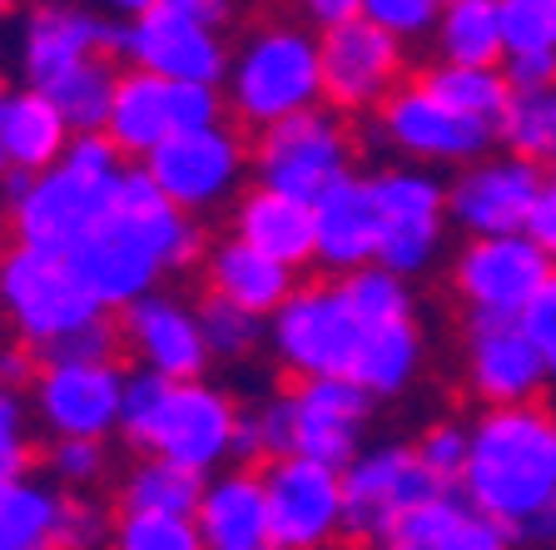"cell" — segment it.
Segmentation results:
<instances>
[{
  "mask_svg": "<svg viewBox=\"0 0 556 550\" xmlns=\"http://www.w3.org/2000/svg\"><path fill=\"white\" fill-rule=\"evenodd\" d=\"M224 115H229L224 90L169 85L160 75H144V69H119L115 104H110V119H104V139L119 154L150 159L164 139L189 135V129H214L224 125Z\"/></svg>",
  "mask_w": 556,
  "mask_h": 550,
  "instance_id": "8fae6325",
  "label": "cell"
},
{
  "mask_svg": "<svg viewBox=\"0 0 556 550\" xmlns=\"http://www.w3.org/2000/svg\"><path fill=\"white\" fill-rule=\"evenodd\" d=\"M249 164H254V189L318 204L328 189H338L353 174V135H348L343 115L318 104V110H303V115L264 129L249 144Z\"/></svg>",
  "mask_w": 556,
  "mask_h": 550,
  "instance_id": "ba28073f",
  "label": "cell"
},
{
  "mask_svg": "<svg viewBox=\"0 0 556 550\" xmlns=\"http://www.w3.org/2000/svg\"><path fill=\"white\" fill-rule=\"evenodd\" d=\"M378 139L397 150V164L413 169H467V164L497 154V129L472 125V119L452 115L432 100L422 85H403L393 100L378 110Z\"/></svg>",
  "mask_w": 556,
  "mask_h": 550,
  "instance_id": "9a60e30c",
  "label": "cell"
},
{
  "mask_svg": "<svg viewBox=\"0 0 556 550\" xmlns=\"http://www.w3.org/2000/svg\"><path fill=\"white\" fill-rule=\"evenodd\" d=\"M527 239L556 264V174H542V189H536L532 218H527Z\"/></svg>",
  "mask_w": 556,
  "mask_h": 550,
  "instance_id": "816d5d0a",
  "label": "cell"
},
{
  "mask_svg": "<svg viewBox=\"0 0 556 550\" xmlns=\"http://www.w3.org/2000/svg\"><path fill=\"white\" fill-rule=\"evenodd\" d=\"M119 159H125V154L104 135H75L70 139V154H65V164L75 174H85V179H119V174H125Z\"/></svg>",
  "mask_w": 556,
  "mask_h": 550,
  "instance_id": "681fc988",
  "label": "cell"
},
{
  "mask_svg": "<svg viewBox=\"0 0 556 550\" xmlns=\"http://www.w3.org/2000/svg\"><path fill=\"white\" fill-rule=\"evenodd\" d=\"M115 85H119V69L100 55V60H85V65L65 69L40 94L65 115V125L75 135H104V119H110V104H115Z\"/></svg>",
  "mask_w": 556,
  "mask_h": 550,
  "instance_id": "e575fe53",
  "label": "cell"
},
{
  "mask_svg": "<svg viewBox=\"0 0 556 550\" xmlns=\"http://www.w3.org/2000/svg\"><path fill=\"white\" fill-rule=\"evenodd\" d=\"M60 491L35 476L0 482V550H55Z\"/></svg>",
  "mask_w": 556,
  "mask_h": 550,
  "instance_id": "836d02e7",
  "label": "cell"
},
{
  "mask_svg": "<svg viewBox=\"0 0 556 550\" xmlns=\"http://www.w3.org/2000/svg\"><path fill=\"white\" fill-rule=\"evenodd\" d=\"M438 476L417 461L413 442H372L343 466V536L388 546L422 501H432Z\"/></svg>",
  "mask_w": 556,
  "mask_h": 550,
  "instance_id": "30bf717a",
  "label": "cell"
},
{
  "mask_svg": "<svg viewBox=\"0 0 556 550\" xmlns=\"http://www.w3.org/2000/svg\"><path fill=\"white\" fill-rule=\"evenodd\" d=\"M204 278H208V293L224 303H233V308L254 312V318H274L283 303L293 298V287H299V273L283 264H274L268 253L249 248L243 239H219L208 243L204 253Z\"/></svg>",
  "mask_w": 556,
  "mask_h": 550,
  "instance_id": "484cf974",
  "label": "cell"
},
{
  "mask_svg": "<svg viewBox=\"0 0 556 550\" xmlns=\"http://www.w3.org/2000/svg\"><path fill=\"white\" fill-rule=\"evenodd\" d=\"M353 21H363V0H308V5H303V25H308L318 40Z\"/></svg>",
  "mask_w": 556,
  "mask_h": 550,
  "instance_id": "f5cc1de1",
  "label": "cell"
},
{
  "mask_svg": "<svg viewBox=\"0 0 556 550\" xmlns=\"http://www.w3.org/2000/svg\"><path fill=\"white\" fill-rule=\"evenodd\" d=\"M343 293H348V303L358 308V318L368 322V328L417 318V293H413V283H403L397 273H388V268H378V264L358 268V273H348V278H343Z\"/></svg>",
  "mask_w": 556,
  "mask_h": 550,
  "instance_id": "74e56055",
  "label": "cell"
},
{
  "mask_svg": "<svg viewBox=\"0 0 556 550\" xmlns=\"http://www.w3.org/2000/svg\"><path fill=\"white\" fill-rule=\"evenodd\" d=\"M119 337L139 357V367L160 372L164 382H204V372L214 367L199 312L174 293H150L119 312Z\"/></svg>",
  "mask_w": 556,
  "mask_h": 550,
  "instance_id": "603a6c76",
  "label": "cell"
},
{
  "mask_svg": "<svg viewBox=\"0 0 556 550\" xmlns=\"http://www.w3.org/2000/svg\"><path fill=\"white\" fill-rule=\"evenodd\" d=\"M467 471L457 482L472 511L502 521L507 530H527L532 521L552 516L556 506V412L546 401L536 407H502L477 412Z\"/></svg>",
  "mask_w": 556,
  "mask_h": 550,
  "instance_id": "7a4b0ae2",
  "label": "cell"
},
{
  "mask_svg": "<svg viewBox=\"0 0 556 550\" xmlns=\"http://www.w3.org/2000/svg\"><path fill=\"white\" fill-rule=\"evenodd\" d=\"M502 80L511 85V94H546L556 90V55H507L502 60Z\"/></svg>",
  "mask_w": 556,
  "mask_h": 550,
  "instance_id": "f907efd6",
  "label": "cell"
},
{
  "mask_svg": "<svg viewBox=\"0 0 556 550\" xmlns=\"http://www.w3.org/2000/svg\"><path fill=\"white\" fill-rule=\"evenodd\" d=\"M442 65L463 69H502L507 40H502V0H442L438 35H432Z\"/></svg>",
  "mask_w": 556,
  "mask_h": 550,
  "instance_id": "f546056e",
  "label": "cell"
},
{
  "mask_svg": "<svg viewBox=\"0 0 556 550\" xmlns=\"http://www.w3.org/2000/svg\"><path fill=\"white\" fill-rule=\"evenodd\" d=\"M70 139L75 129L65 125L55 104L40 90L21 85L5 100V119H0V154H5V174H25V179H40V174L60 169L70 154Z\"/></svg>",
  "mask_w": 556,
  "mask_h": 550,
  "instance_id": "4316f807",
  "label": "cell"
},
{
  "mask_svg": "<svg viewBox=\"0 0 556 550\" xmlns=\"http://www.w3.org/2000/svg\"><path fill=\"white\" fill-rule=\"evenodd\" d=\"M517 328L527 333V343H532L536 353L546 357V367H552V382H556V273L546 278L542 293L527 303V312H521Z\"/></svg>",
  "mask_w": 556,
  "mask_h": 550,
  "instance_id": "c3c4849f",
  "label": "cell"
},
{
  "mask_svg": "<svg viewBox=\"0 0 556 550\" xmlns=\"http://www.w3.org/2000/svg\"><path fill=\"white\" fill-rule=\"evenodd\" d=\"M119 55L129 69L160 75L169 85H208L224 90L233 46L224 40V25L233 21V5L224 0H125L119 5Z\"/></svg>",
  "mask_w": 556,
  "mask_h": 550,
  "instance_id": "277c9868",
  "label": "cell"
},
{
  "mask_svg": "<svg viewBox=\"0 0 556 550\" xmlns=\"http://www.w3.org/2000/svg\"><path fill=\"white\" fill-rule=\"evenodd\" d=\"M110 550H204L194 516H115Z\"/></svg>",
  "mask_w": 556,
  "mask_h": 550,
  "instance_id": "b9f144b4",
  "label": "cell"
},
{
  "mask_svg": "<svg viewBox=\"0 0 556 550\" xmlns=\"http://www.w3.org/2000/svg\"><path fill=\"white\" fill-rule=\"evenodd\" d=\"M233 239L299 273L313 264V204L268 194V189H243L233 204Z\"/></svg>",
  "mask_w": 556,
  "mask_h": 550,
  "instance_id": "83f0119b",
  "label": "cell"
},
{
  "mask_svg": "<svg viewBox=\"0 0 556 550\" xmlns=\"http://www.w3.org/2000/svg\"><path fill=\"white\" fill-rule=\"evenodd\" d=\"M368 347V322L348 303L343 283H299L293 298L268 318V353L293 382H353Z\"/></svg>",
  "mask_w": 556,
  "mask_h": 550,
  "instance_id": "5b68a950",
  "label": "cell"
},
{
  "mask_svg": "<svg viewBox=\"0 0 556 550\" xmlns=\"http://www.w3.org/2000/svg\"><path fill=\"white\" fill-rule=\"evenodd\" d=\"M144 174L185 218H204L224 204H239V189L254 164H249V144L229 125H214L164 139L144 159Z\"/></svg>",
  "mask_w": 556,
  "mask_h": 550,
  "instance_id": "7c38bea8",
  "label": "cell"
},
{
  "mask_svg": "<svg viewBox=\"0 0 556 550\" xmlns=\"http://www.w3.org/2000/svg\"><path fill=\"white\" fill-rule=\"evenodd\" d=\"M30 401L21 392L0 387V482H15V476H30Z\"/></svg>",
  "mask_w": 556,
  "mask_h": 550,
  "instance_id": "f6af8a7d",
  "label": "cell"
},
{
  "mask_svg": "<svg viewBox=\"0 0 556 550\" xmlns=\"http://www.w3.org/2000/svg\"><path fill=\"white\" fill-rule=\"evenodd\" d=\"M417 85H422L442 110L472 119V125H486V129H502L511 100H517L511 85L502 80V69H463V65H442V60H432V65L417 75Z\"/></svg>",
  "mask_w": 556,
  "mask_h": 550,
  "instance_id": "d6a6232c",
  "label": "cell"
},
{
  "mask_svg": "<svg viewBox=\"0 0 556 550\" xmlns=\"http://www.w3.org/2000/svg\"><path fill=\"white\" fill-rule=\"evenodd\" d=\"M463 382L482 401V412L536 407L552 387V367L527 343L517 322L463 312Z\"/></svg>",
  "mask_w": 556,
  "mask_h": 550,
  "instance_id": "ffe728a7",
  "label": "cell"
},
{
  "mask_svg": "<svg viewBox=\"0 0 556 550\" xmlns=\"http://www.w3.org/2000/svg\"><path fill=\"white\" fill-rule=\"evenodd\" d=\"M35 378H40V353L25 343H0V387H35Z\"/></svg>",
  "mask_w": 556,
  "mask_h": 550,
  "instance_id": "11a10c76",
  "label": "cell"
},
{
  "mask_svg": "<svg viewBox=\"0 0 556 550\" xmlns=\"http://www.w3.org/2000/svg\"><path fill=\"white\" fill-rule=\"evenodd\" d=\"M0 312L11 322L15 343L35 347V353H46V347L65 343V337L94 328L100 318H110L90 298V287L70 273V264L30 248L0 253Z\"/></svg>",
  "mask_w": 556,
  "mask_h": 550,
  "instance_id": "9c48e42d",
  "label": "cell"
},
{
  "mask_svg": "<svg viewBox=\"0 0 556 550\" xmlns=\"http://www.w3.org/2000/svg\"><path fill=\"white\" fill-rule=\"evenodd\" d=\"M125 378L119 362H40L30 417H40L50 442H104L119 432Z\"/></svg>",
  "mask_w": 556,
  "mask_h": 550,
  "instance_id": "2e32d148",
  "label": "cell"
},
{
  "mask_svg": "<svg viewBox=\"0 0 556 550\" xmlns=\"http://www.w3.org/2000/svg\"><path fill=\"white\" fill-rule=\"evenodd\" d=\"M115 347H119L115 322L100 318L94 328H85V333L65 337V343H55V347H46V353H40V362H115Z\"/></svg>",
  "mask_w": 556,
  "mask_h": 550,
  "instance_id": "7dc6e473",
  "label": "cell"
},
{
  "mask_svg": "<svg viewBox=\"0 0 556 550\" xmlns=\"http://www.w3.org/2000/svg\"><path fill=\"white\" fill-rule=\"evenodd\" d=\"M556 264L536 248L527 233L511 239H463L447 258V283L472 318L521 322L527 303L542 293Z\"/></svg>",
  "mask_w": 556,
  "mask_h": 550,
  "instance_id": "4fadbf2b",
  "label": "cell"
},
{
  "mask_svg": "<svg viewBox=\"0 0 556 550\" xmlns=\"http://www.w3.org/2000/svg\"><path fill=\"white\" fill-rule=\"evenodd\" d=\"M224 104L249 129H274L283 119L324 104V46L303 21H264L233 46L224 75Z\"/></svg>",
  "mask_w": 556,
  "mask_h": 550,
  "instance_id": "3957f363",
  "label": "cell"
},
{
  "mask_svg": "<svg viewBox=\"0 0 556 550\" xmlns=\"http://www.w3.org/2000/svg\"><path fill=\"white\" fill-rule=\"evenodd\" d=\"M378 208V268L403 283L428 278L447 253V179L413 164H382L368 174Z\"/></svg>",
  "mask_w": 556,
  "mask_h": 550,
  "instance_id": "52a82bcc",
  "label": "cell"
},
{
  "mask_svg": "<svg viewBox=\"0 0 556 550\" xmlns=\"http://www.w3.org/2000/svg\"><path fill=\"white\" fill-rule=\"evenodd\" d=\"M546 550H556V546H546Z\"/></svg>",
  "mask_w": 556,
  "mask_h": 550,
  "instance_id": "94428289",
  "label": "cell"
},
{
  "mask_svg": "<svg viewBox=\"0 0 556 550\" xmlns=\"http://www.w3.org/2000/svg\"><path fill=\"white\" fill-rule=\"evenodd\" d=\"M467 447H472V426H467V422H452V417H442V422H428V426H422V436L413 442L417 461H422V466L438 476V486H447V491H457V482H463Z\"/></svg>",
  "mask_w": 556,
  "mask_h": 550,
  "instance_id": "60d3db41",
  "label": "cell"
},
{
  "mask_svg": "<svg viewBox=\"0 0 556 550\" xmlns=\"http://www.w3.org/2000/svg\"><path fill=\"white\" fill-rule=\"evenodd\" d=\"M239 401L214 382H169L160 397L150 432H144V457H164L174 466H189L199 476H219L224 461H233V422Z\"/></svg>",
  "mask_w": 556,
  "mask_h": 550,
  "instance_id": "5bb4252c",
  "label": "cell"
},
{
  "mask_svg": "<svg viewBox=\"0 0 556 550\" xmlns=\"http://www.w3.org/2000/svg\"><path fill=\"white\" fill-rule=\"evenodd\" d=\"M372 550H432V546H417V540H388V546H372Z\"/></svg>",
  "mask_w": 556,
  "mask_h": 550,
  "instance_id": "9f6ffc18",
  "label": "cell"
},
{
  "mask_svg": "<svg viewBox=\"0 0 556 550\" xmlns=\"http://www.w3.org/2000/svg\"><path fill=\"white\" fill-rule=\"evenodd\" d=\"M46 471L55 486H65L75 496H90V486H100L110 476V451H104V442H50Z\"/></svg>",
  "mask_w": 556,
  "mask_h": 550,
  "instance_id": "7bdbcfd3",
  "label": "cell"
},
{
  "mask_svg": "<svg viewBox=\"0 0 556 550\" xmlns=\"http://www.w3.org/2000/svg\"><path fill=\"white\" fill-rule=\"evenodd\" d=\"M324 104L333 115H368L382 110L407 85V46L363 21L324 35Z\"/></svg>",
  "mask_w": 556,
  "mask_h": 550,
  "instance_id": "44dd1931",
  "label": "cell"
},
{
  "mask_svg": "<svg viewBox=\"0 0 556 550\" xmlns=\"http://www.w3.org/2000/svg\"><path fill=\"white\" fill-rule=\"evenodd\" d=\"M552 521H556V506H552Z\"/></svg>",
  "mask_w": 556,
  "mask_h": 550,
  "instance_id": "680465c9",
  "label": "cell"
},
{
  "mask_svg": "<svg viewBox=\"0 0 556 550\" xmlns=\"http://www.w3.org/2000/svg\"><path fill=\"white\" fill-rule=\"evenodd\" d=\"M313 264L333 283L378 264V208L368 194V174H348L313 204Z\"/></svg>",
  "mask_w": 556,
  "mask_h": 550,
  "instance_id": "cb8c5ba5",
  "label": "cell"
},
{
  "mask_svg": "<svg viewBox=\"0 0 556 550\" xmlns=\"http://www.w3.org/2000/svg\"><path fill=\"white\" fill-rule=\"evenodd\" d=\"M208 476L164 457H139L119 482V516H194Z\"/></svg>",
  "mask_w": 556,
  "mask_h": 550,
  "instance_id": "1f68e13d",
  "label": "cell"
},
{
  "mask_svg": "<svg viewBox=\"0 0 556 550\" xmlns=\"http://www.w3.org/2000/svg\"><path fill=\"white\" fill-rule=\"evenodd\" d=\"M507 55H556V0H502Z\"/></svg>",
  "mask_w": 556,
  "mask_h": 550,
  "instance_id": "f35d334b",
  "label": "cell"
},
{
  "mask_svg": "<svg viewBox=\"0 0 556 550\" xmlns=\"http://www.w3.org/2000/svg\"><path fill=\"white\" fill-rule=\"evenodd\" d=\"M397 540H417V546L432 550H517V530L472 511L457 491H438L432 501L417 506L403 521Z\"/></svg>",
  "mask_w": 556,
  "mask_h": 550,
  "instance_id": "f1b7e54d",
  "label": "cell"
},
{
  "mask_svg": "<svg viewBox=\"0 0 556 550\" xmlns=\"http://www.w3.org/2000/svg\"><path fill=\"white\" fill-rule=\"evenodd\" d=\"M115 540V516L104 511V501L94 496H60L55 511V550H110Z\"/></svg>",
  "mask_w": 556,
  "mask_h": 550,
  "instance_id": "ab89813d",
  "label": "cell"
},
{
  "mask_svg": "<svg viewBox=\"0 0 556 550\" xmlns=\"http://www.w3.org/2000/svg\"><path fill=\"white\" fill-rule=\"evenodd\" d=\"M233 461H239V466H249V471H258V466L268 461V442H264V422H258V407H254V412L243 407L239 422H233Z\"/></svg>",
  "mask_w": 556,
  "mask_h": 550,
  "instance_id": "db71d44e",
  "label": "cell"
},
{
  "mask_svg": "<svg viewBox=\"0 0 556 550\" xmlns=\"http://www.w3.org/2000/svg\"><path fill=\"white\" fill-rule=\"evenodd\" d=\"M199 253H208L199 223L179 214L139 164V169H125L115 179L94 233L70 253L65 264L90 287V298L104 312H125L139 298L160 293L164 273H185Z\"/></svg>",
  "mask_w": 556,
  "mask_h": 550,
  "instance_id": "6da1fadb",
  "label": "cell"
},
{
  "mask_svg": "<svg viewBox=\"0 0 556 550\" xmlns=\"http://www.w3.org/2000/svg\"><path fill=\"white\" fill-rule=\"evenodd\" d=\"M5 100H11V90L0 85V119H5ZM0 179H5V154H0Z\"/></svg>",
  "mask_w": 556,
  "mask_h": 550,
  "instance_id": "6f0895ef",
  "label": "cell"
},
{
  "mask_svg": "<svg viewBox=\"0 0 556 550\" xmlns=\"http://www.w3.org/2000/svg\"><path fill=\"white\" fill-rule=\"evenodd\" d=\"M194 312H199V328H204V343H208V357H214V362H243V357H254L258 347L268 343L264 318L233 308V303L214 298V293H204Z\"/></svg>",
  "mask_w": 556,
  "mask_h": 550,
  "instance_id": "8d00e7d4",
  "label": "cell"
},
{
  "mask_svg": "<svg viewBox=\"0 0 556 550\" xmlns=\"http://www.w3.org/2000/svg\"><path fill=\"white\" fill-rule=\"evenodd\" d=\"M363 15L378 25L382 35H393L397 46H413V40H432L438 35V0H363Z\"/></svg>",
  "mask_w": 556,
  "mask_h": 550,
  "instance_id": "ee69618b",
  "label": "cell"
},
{
  "mask_svg": "<svg viewBox=\"0 0 556 550\" xmlns=\"http://www.w3.org/2000/svg\"><path fill=\"white\" fill-rule=\"evenodd\" d=\"M194 526L204 550H278L274 526H268L264 476L249 466H229L219 476H208Z\"/></svg>",
  "mask_w": 556,
  "mask_h": 550,
  "instance_id": "d4e9b609",
  "label": "cell"
},
{
  "mask_svg": "<svg viewBox=\"0 0 556 550\" xmlns=\"http://www.w3.org/2000/svg\"><path fill=\"white\" fill-rule=\"evenodd\" d=\"M497 139L507 154H521V159L536 164L542 174H556V90L511 100Z\"/></svg>",
  "mask_w": 556,
  "mask_h": 550,
  "instance_id": "d590c367",
  "label": "cell"
},
{
  "mask_svg": "<svg viewBox=\"0 0 556 550\" xmlns=\"http://www.w3.org/2000/svg\"><path fill=\"white\" fill-rule=\"evenodd\" d=\"M428 367V333L422 322H382V328H368V347H363L358 362V387L368 392L372 401H393L422 378Z\"/></svg>",
  "mask_w": 556,
  "mask_h": 550,
  "instance_id": "4dcf8cb0",
  "label": "cell"
},
{
  "mask_svg": "<svg viewBox=\"0 0 556 550\" xmlns=\"http://www.w3.org/2000/svg\"><path fill=\"white\" fill-rule=\"evenodd\" d=\"M110 189H115V179H85L70 164L30 179V189L11 204L15 248L46 253V258L65 264L70 253L94 233L104 204H110Z\"/></svg>",
  "mask_w": 556,
  "mask_h": 550,
  "instance_id": "e0dca14e",
  "label": "cell"
},
{
  "mask_svg": "<svg viewBox=\"0 0 556 550\" xmlns=\"http://www.w3.org/2000/svg\"><path fill=\"white\" fill-rule=\"evenodd\" d=\"M0 15H5V5H0Z\"/></svg>",
  "mask_w": 556,
  "mask_h": 550,
  "instance_id": "91938a15",
  "label": "cell"
},
{
  "mask_svg": "<svg viewBox=\"0 0 556 550\" xmlns=\"http://www.w3.org/2000/svg\"><path fill=\"white\" fill-rule=\"evenodd\" d=\"M119 15H100L90 5H35L21 21V75L30 90H46L65 69L85 60L119 55Z\"/></svg>",
  "mask_w": 556,
  "mask_h": 550,
  "instance_id": "7402d4cb",
  "label": "cell"
},
{
  "mask_svg": "<svg viewBox=\"0 0 556 550\" xmlns=\"http://www.w3.org/2000/svg\"><path fill=\"white\" fill-rule=\"evenodd\" d=\"M372 407L378 401L358 382H293L289 392H278V397H268L258 407L268 461L303 457V461H318V466L343 471L363 451Z\"/></svg>",
  "mask_w": 556,
  "mask_h": 550,
  "instance_id": "8992f818",
  "label": "cell"
},
{
  "mask_svg": "<svg viewBox=\"0 0 556 550\" xmlns=\"http://www.w3.org/2000/svg\"><path fill=\"white\" fill-rule=\"evenodd\" d=\"M258 476L278 550H328L343 536V471L303 457H274L258 466Z\"/></svg>",
  "mask_w": 556,
  "mask_h": 550,
  "instance_id": "d6986e66",
  "label": "cell"
},
{
  "mask_svg": "<svg viewBox=\"0 0 556 550\" xmlns=\"http://www.w3.org/2000/svg\"><path fill=\"white\" fill-rule=\"evenodd\" d=\"M542 169L527 164L521 154H486L447 179V229L463 239H511L527 233Z\"/></svg>",
  "mask_w": 556,
  "mask_h": 550,
  "instance_id": "ac0fdd59",
  "label": "cell"
},
{
  "mask_svg": "<svg viewBox=\"0 0 556 550\" xmlns=\"http://www.w3.org/2000/svg\"><path fill=\"white\" fill-rule=\"evenodd\" d=\"M169 392V382L160 378V372H144V367H135L125 378V401H119V436H125L129 447H144V432H150L154 412H160V397Z\"/></svg>",
  "mask_w": 556,
  "mask_h": 550,
  "instance_id": "bcb514c9",
  "label": "cell"
}]
</instances>
